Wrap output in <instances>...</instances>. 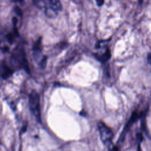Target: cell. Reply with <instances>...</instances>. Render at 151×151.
Masks as SVG:
<instances>
[{"label": "cell", "mask_w": 151, "mask_h": 151, "mask_svg": "<svg viewBox=\"0 0 151 151\" xmlns=\"http://www.w3.org/2000/svg\"><path fill=\"white\" fill-rule=\"evenodd\" d=\"M147 61L148 63L151 64V53L148 54L147 56Z\"/></svg>", "instance_id": "obj_10"}, {"label": "cell", "mask_w": 151, "mask_h": 151, "mask_svg": "<svg viewBox=\"0 0 151 151\" xmlns=\"http://www.w3.org/2000/svg\"><path fill=\"white\" fill-rule=\"evenodd\" d=\"M97 126L102 142L109 149H112V139L113 136L112 131L102 122H99Z\"/></svg>", "instance_id": "obj_3"}, {"label": "cell", "mask_w": 151, "mask_h": 151, "mask_svg": "<svg viewBox=\"0 0 151 151\" xmlns=\"http://www.w3.org/2000/svg\"><path fill=\"white\" fill-rule=\"evenodd\" d=\"M11 62L17 68H24L27 71H29L28 61L22 48L17 47L13 51L11 56Z\"/></svg>", "instance_id": "obj_2"}, {"label": "cell", "mask_w": 151, "mask_h": 151, "mask_svg": "<svg viewBox=\"0 0 151 151\" xmlns=\"http://www.w3.org/2000/svg\"><path fill=\"white\" fill-rule=\"evenodd\" d=\"M2 74V65H0V77H1Z\"/></svg>", "instance_id": "obj_11"}, {"label": "cell", "mask_w": 151, "mask_h": 151, "mask_svg": "<svg viewBox=\"0 0 151 151\" xmlns=\"http://www.w3.org/2000/svg\"><path fill=\"white\" fill-rule=\"evenodd\" d=\"M47 58L46 56H44V57L42 58V59L41 60V61L40 62V63L38 64L40 67L44 69L45 68L46 65H47Z\"/></svg>", "instance_id": "obj_8"}, {"label": "cell", "mask_w": 151, "mask_h": 151, "mask_svg": "<svg viewBox=\"0 0 151 151\" xmlns=\"http://www.w3.org/2000/svg\"><path fill=\"white\" fill-rule=\"evenodd\" d=\"M5 37L4 36V35L2 34V33L0 31V48L3 49L4 50L6 51V50L8 49L7 47L3 45V42L5 41Z\"/></svg>", "instance_id": "obj_7"}, {"label": "cell", "mask_w": 151, "mask_h": 151, "mask_svg": "<svg viewBox=\"0 0 151 151\" xmlns=\"http://www.w3.org/2000/svg\"><path fill=\"white\" fill-rule=\"evenodd\" d=\"M96 2L99 6H101L104 4V0H96Z\"/></svg>", "instance_id": "obj_9"}, {"label": "cell", "mask_w": 151, "mask_h": 151, "mask_svg": "<svg viewBox=\"0 0 151 151\" xmlns=\"http://www.w3.org/2000/svg\"><path fill=\"white\" fill-rule=\"evenodd\" d=\"M42 51V45L41 37H40L34 42L32 46V55L35 61L39 64L42 58H41Z\"/></svg>", "instance_id": "obj_5"}, {"label": "cell", "mask_w": 151, "mask_h": 151, "mask_svg": "<svg viewBox=\"0 0 151 151\" xmlns=\"http://www.w3.org/2000/svg\"><path fill=\"white\" fill-rule=\"evenodd\" d=\"M139 1H142L143 0H139Z\"/></svg>", "instance_id": "obj_12"}, {"label": "cell", "mask_w": 151, "mask_h": 151, "mask_svg": "<svg viewBox=\"0 0 151 151\" xmlns=\"http://www.w3.org/2000/svg\"><path fill=\"white\" fill-rule=\"evenodd\" d=\"M111 56V53H110V51L107 49V50H106L103 53H102L101 54H96V58L99 60L100 62L102 63H104L106 61H107Z\"/></svg>", "instance_id": "obj_6"}, {"label": "cell", "mask_w": 151, "mask_h": 151, "mask_svg": "<svg viewBox=\"0 0 151 151\" xmlns=\"http://www.w3.org/2000/svg\"><path fill=\"white\" fill-rule=\"evenodd\" d=\"M35 6L44 11L48 18H55L62 9L60 0H33Z\"/></svg>", "instance_id": "obj_1"}, {"label": "cell", "mask_w": 151, "mask_h": 151, "mask_svg": "<svg viewBox=\"0 0 151 151\" xmlns=\"http://www.w3.org/2000/svg\"><path fill=\"white\" fill-rule=\"evenodd\" d=\"M29 107L34 116L40 120V98L38 93L35 91H32L29 96Z\"/></svg>", "instance_id": "obj_4"}]
</instances>
